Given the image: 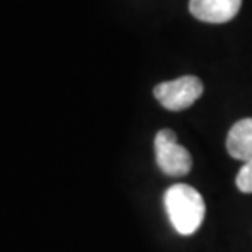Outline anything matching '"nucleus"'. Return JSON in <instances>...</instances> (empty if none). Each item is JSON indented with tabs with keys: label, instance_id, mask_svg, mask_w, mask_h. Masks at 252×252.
<instances>
[{
	"label": "nucleus",
	"instance_id": "20e7f679",
	"mask_svg": "<svg viewBox=\"0 0 252 252\" xmlns=\"http://www.w3.org/2000/svg\"><path fill=\"white\" fill-rule=\"evenodd\" d=\"M243 0H190L189 10L205 23H226L238 15Z\"/></svg>",
	"mask_w": 252,
	"mask_h": 252
},
{
	"label": "nucleus",
	"instance_id": "f257e3e1",
	"mask_svg": "<svg viewBox=\"0 0 252 252\" xmlns=\"http://www.w3.org/2000/svg\"><path fill=\"white\" fill-rule=\"evenodd\" d=\"M164 207L171 224L182 236L194 234L205 218V202L189 184H174L164 192Z\"/></svg>",
	"mask_w": 252,
	"mask_h": 252
},
{
	"label": "nucleus",
	"instance_id": "7ed1b4c3",
	"mask_svg": "<svg viewBox=\"0 0 252 252\" xmlns=\"http://www.w3.org/2000/svg\"><path fill=\"white\" fill-rule=\"evenodd\" d=\"M203 93V85L200 78L194 75L163 82L155 87L153 94L158 103L168 111H182L190 108Z\"/></svg>",
	"mask_w": 252,
	"mask_h": 252
},
{
	"label": "nucleus",
	"instance_id": "39448f33",
	"mask_svg": "<svg viewBox=\"0 0 252 252\" xmlns=\"http://www.w3.org/2000/svg\"><path fill=\"white\" fill-rule=\"evenodd\" d=\"M226 150L233 158L241 161L252 159V117L241 119L229 128Z\"/></svg>",
	"mask_w": 252,
	"mask_h": 252
},
{
	"label": "nucleus",
	"instance_id": "423d86ee",
	"mask_svg": "<svg viewBox=\"0 0 252 252\" xmlns=\"http://www.w3.org/2000/svg\"><path fill=\"white\" fill-rule=\"evenodd\" d=\"M236 186L244 194H252V159L246 161L236 176Z\"/></svg>",
	"mask_w": 252,
	"mask_h": 252
},
{
	"label": "nucleus",
	"instance_id": "f03ea898",
	"mask_svg": "<svg viewBox=\"0 0 252 252\" xmlns=\"http://www.w3.org/2000/svg\"><path fill=\"white\" fill-rule=\"evenodd\" d=\"M157 164L166 176H186L192 169V157L189 150L178 143L176 132L161 128L155 137Z\"/></svg>",
	"mask_w": 252,
	"mask_h": 252
}]
</instances>
